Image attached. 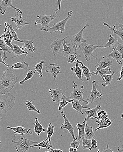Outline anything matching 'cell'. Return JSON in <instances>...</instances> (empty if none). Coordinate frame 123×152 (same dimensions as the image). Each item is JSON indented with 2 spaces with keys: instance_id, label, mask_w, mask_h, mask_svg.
Here are the masks:
<instances>
[{
  "instance_id": "1",
  "label": "cell",
  "mask_w": 123,
  "mask_h": 152,
  "mask_svg": "<svg viewBox=\"0 0 123 152\" xmlns=\"http://www.w3.org/2000/svg\"><path fill=\"white\" fill-rule=\"evenodd\" d=\"M18 78L14 74L12 69H8L3 71L0 80V94H4L10 92L17 83Z\"/></svg>"
},
{
  "instance_id": "2",
  "label": "cell",
  "mask_w": 123,
  "mask_h": 152,
  "mask_svg": "<svg viewBox=\"0 0 123 152\" xmlns=\"http://www.w3.org/2000/svg\"><path fill=\"white\" fill-rule=\"evenodd\" d=\"M15 97L10 92L0 95V113L6 114L15 104Z\"/></svg>"
},
{
  "instance_id": "3",
  "label": "cell",
  "mask_w": 123,
  "mask_h": 152,
  "mask_svg": "<svg viewBox=\"0 0 123 152\" xmlns=\"http://www.w3.org/2000/svg\"><path fill=\"white\" fill-rule=\"evenodd\" d=\"M15 146L17 152H29L31 146L35 144L39 143V142L30 140L25 137H22L18 140H12Z\"/></svg>"
},
{
  "instance_id": "4",
  "label": "cell",
  "mask_w": 123,
  "mask_h": 152,
  "mask_svg": "<svg viewBox=\"0 0 123 152\" xmlns=\"http://www.w3.org/2000/svg\"><path fill=\"white\" fill-rule=\"evenodd\" d=\"M73 13V11H69L68 12V15L65 19L61 21L56 23H54L52 27L40 29L41 31L49 32L51 34H52L54 32H60V33L62 34L64 31L66 23L68 20H70L71 18Z\"/></svg>"
},
{
  "instance_id": "5",
  "label": "cell",
  "mask_w": 123,
  "mask_h": 152,
  "mask_svg": "<svg viewBox=\"0 0 123 152\" xmlns=\"http://www.w3.org/2000/svg\"><path fill=\"white\" fill-rule=\"evenodd\" d=\"M104 46V45H102V46L94 45H90V44L86 43H83L80 45L79 48L84 55L86 61L88 62L90 61V58L91 56L94 58L97 61L99 60L97 57L94 56L93 53L97 48H103Z\"/></svg>"
},
{
  "instance_id": "6",
  "label": "cell",
  "mask_w": 123,
  "mask_h": 152,
  "mask_svg": "<svg viewBox=\"0 0 123 152\" xmlns=\"http://www.w3.org/2000/svg\"><path fill=\"white\" fill-rule=\"evenodd\" d=\"M57 15V12L55 11L53 13H52L50 15H37V20L35 23V25L38 24H40L41 27L40 29H45V28H49V24L53 20H54Z\"/></svg>"
},
{
  "instance_id": "7",
  "label": "cell",
  "mask_w": 123,
  "mask_h": 152,
  "mask_svg": "<svg viewBox=\"0 0 123 152\" xmlns=\"http://www.w3.org/2000/svg\"><path fill=\"white\" fill-rule=\"evenodd\" d=\"M73 91L71 93L70 96V99L78 100L81 102H84L86 104L88 105L89 102L86 100L84 99L83 98V95L84 92V87L83 86H82L80 87H78V85L76 84L74 81H73Z\"/></svg>"
},
{
  "instance_id": "8",
  "label": "cell",
  "mask_w": 123,
  "mask_h": 152,
  "mask_svg": "<svg viewBox=\"0 0 123 152\" xmlns=\"http://www.w3.org/2000/svg\"><path fill=\"white\" fill-rule=\"evenodd\" d=\"M90 26L89 23H87V20L86 21L85 25L84 27L81 30L79 33L76 34H73L72 36L71 39L70 40L71 44L73 47H79L81 44L83 43H86V40L83 37V32L84 30L86 28Z\"/></svg>"
},
{
  "instance_id": "9",
  "label": "cell",
  "mask_w": 123,
  "mask_h": 152,
  "mask_svg": "<svg viewBox=\"0 0 123 152\" xmlns=\"http://www.w3.org/2000/svg\"><path fill=\"white\" fill-rule=\"evenodd\" d=\"M113 62L106 56H104L102 58L101 61L95 66V67L96 68V70L91 73V76H96L98 75L99 71L102 69L110 67L112 66Z\"/></svg>"
},
{
  "instance_id": "10",
  "label": "cell",
  "mask_w": 123,
  "mask_h": 152,
  "mask_svg": "<svg viewBox=\"0 0 123 152\" xmlns=\"http://www.w3.org/2000/svg\"><path fill=\"white\" fill-rule=\"evenodd\" d=\"M61 113L62 117H63L64 120V122L62 124L61 126V129L67 130L69 131L70 133V134L72 137H73V140H77V139L76 138L75 136L74 127H73L71 123L70 122L69 120L67 118V117L65 113L64 110H62Z\"/></svg>"
},
{
  "instance_id": "11",
  "label": "cell",
  "mask_w": 123,
  "mask_h": 152,
  "mask_svg": "<svg viewBox=\"0 0 123 152\" xmlns=\"http://www.w3.org/2000/svg\"><path fill=\"white\" fill-rule=\"evenodd\" d=\"M12 0H1L0 8H1V13L2 15L5 14L7 8L9 7H10L16 11L17 15L20 16V15H22V11L13 6L12 4Z\"/></svg>"
},
{
  "instance_id": "12",
  "label": "cell",
  "mask_w": 123,
  "mask_h": 152,
  "mask_svg": "<svg viewBox=\"0 0 123 152\" xmlns=\"http://www.w3.org/2000/svg\"><path fill=\"white\" fill-rule=\"evenodd\" d=\"M45 71L46 73H49L55 80L57 76L60 74H61V68L59 65L56 64H45Z\"/></svg>"
},
{
  "instance_id": "13",
  "label": "cell",
  "mask_w": 123,
  "mask_h": 152,
  "mask_svg": "<svg viewBox=\"0 0 123 152\" xmlns=\"http://www.w3.org/2000/svg\"><path fill=\"white\" fill-rule=\"evenodd\" d=\"M0 38H1V39H2L4 40L6 45L10 48H11L12 51L14 53L13 47L12 43V42L13 41L12 36L10 31L9 28L7 26L6 24L5 23V29H4V32L1 36Z\"/></svg>"
},
{
  "instance_id": "14",
  "label": "cell",
  "mask_w": 123,
  "mask_h": 152,
  "mask_svg": "<svg viewBox=\"0 0 123 152\" xmlns=\"http://www.w3.org/2000/svg\"><path fill=\"white\" fill-rule=\"evenodd\" d=\"M96 86H97V85H96V81L95 80H93L92 88L91 94L89 98L86 99V100L88 101L89 103H93L99 98L101 99V97L103 96V94L97 90Z\"/></svg>"
},
{
  "instance_id": "15",
  "label": "cell",
  "mask_w": 123,
  "mask_h": 152,
  "mask_svg": "<svg viewBox=\"0 0 123 152\" xmlns=\"http://www.w3.org/2000/svg\"><path fill=\"white\" fill-rule=\"evenodd\" d=\"M67 37H66L63 39L58 38L53 42L50 47L53 52V56H55L59 53H60L61 50V48L63 42L65 41Z\"/></svg>"
},
{
  "instance_id": "16",
  "label": "cell",
  "mask_w": 123,
  "mask_h": 152,
  "mask_svg": "<svg viewBox=\"0 0 123 152\" xmlns=\"http://www.w3.org/2000/svg\"><path fill=\"white\" fill-rule=\"evenodd\" d=\"M67 45H69V44L66 42V41H65L63 42V48L61 50L60 53H61L64 57L68 58L70 55L77 54L78 47H70L68 46Z\"/></svg>"
},
{
  "instance_id": "17",
  "label": "cell",
  "mask_w": 123,
  "mask_h": 152,
  "mask_svg": "<svg viewBox=\"0 0 123 152\" xmlns=\"http://www.w3.org/2000/svg\"><path fill=\"white\" fill-rule=\"evenodd\" d=\"M7 128V129L12 130L14 132V140H15V136L19 134H20L21 136H23L25 134H30L33 135V134L32 132H31L32 128L27 129L25 127H22V126H18L16 127H11L8 126Z\"/></svg>"
},
{
  "instance_id": "18",
  "label": "cell",
  "mask_w": 123,
  "mask_h": 152,
  "mask_svg": "<svg viewBox=\"0 0 123 152\" xmlns=\"http://www.w3.org/2000/svg\"><path fill=\"white\" fill-rule=\"evenodd\" d=\"M49 92L51 93L52 101L53 102H56L59 104L61 101L63 92L60 88H58L56 89H50Z\"/></svg>"
},
{
  "instance_id": "19",
  "label": "cell",
  "mask_w": 123,
  "mask_h": 152,
  "mask_svg": "<svg viewBox=\"0 0 123 152\" xmlns=\"http://www.w3.org/2000/svg\"><path fill=\"white\" fill-rule=\"evenodd\" d=\"M10 19L12 20V21L14 22L16 25V29L15 31L17 30H21L22 28L23 27L25 26V25H29V23L26 22L25 20L24 19L22 15L18 16L17 15L16 17H10Z\"/></svg>"
},
{
  "instance_id": "20",
  "label": "cell",
  "mask_w": 123,
  "mask_h": 152,
  "mask_svg": "<svg viewBox=\"0 0 123 152\" xmlns=\"http://www.w3.org/2000/svg\"><path fill=\"white\" fill-rule=\"evenodd\" d=\"M87 115H86L85 118L84 120L83 123L82 124L79 123L78 122H77V125H76V128L78 129V137L77 138V140L81 141L83 138L86 137L85 134V127H86V123L87 120Z\"/></svg>"
},
{
  "instance_id": "21",
  "label": "cell",
  "mask_w": 123,
  "mask_h": 152,
  "mask_svg": "<svg viewBox=\"0 0 123 152\" xmlns=\"http://www.w3.org/2000/svg\"><path fill=\"white\" fill-rule=\"evenodd\" d=\"M71 103L72 104V109L75 110L77 112L80 113L82 115L84 114L83 113L82 111L83 109H88V110H91L89 107H85L82 106L81 103V102L78 101V100L71 99Z\"/></svg>"
},
{
  "instance_id": "22",
  "label": "cell",
  "mask_w": 123,
  "mask_h": 152,
  "mask_svg": "<svg viewBox=\"0 0 123 152\" xmlns=\"http://www.w3.org/2000/svg\"><path fill=\"white\" fill-rule=\"evenodd\" d=\"M113 120H110L109 118H106L104 119L99 120L96 121V122L98 124L99 127L96 128L95 131H96L101 129H106L111 126L112 124Z\"/></svg>"
},
{
  "instance_id": "23",
  "label": "cell",
  "mask_w": 123,
  "mask_h": 152,
  "mask_svg": "<svg viewBox=\"0 0 123 152\" xmlns=\"http://www.w3.org/2000/svg\"><path fill=\"white\" fill-rule=\"evenodd\" d=\"M0 47H1V51H3L4 53L3 59L4 61L6 63L7 61V56H6V53H13L12 49L9 48V47L6 45L5 42L2 39H0Z\"/></svg>"
},
{
  "instance_id": "24",
  "label": "cell",
  "mask_w": 123,
  "mask_h": 152,
  "mask_svg": "<svg viewBox=\"0 0 123 152\" xmlns=\"http://www.w3.org/2000/svg\"><path fill=\"white\" fill-rule=\"evenodd\" d=\"M79 64H81V68L82 71V77H85L86 78V80L89 81L91 80V73L90 71V69L86 66H85L82 61H80L78 59H76Z\"/></svg>"
},
{
  "instance_id": "25",
  "label": "cell",
  "mask_w": 123,
  "mask_h": 152,
  "mask_svg": "<svg viewBox=\"0 0 123 152\" xmlns=\"http://www.w3.org/2000/svg\"><path fill=\"white\" fill-rule=\"evenodd\" d=\"M75 64V66L74 67L71 68L70 70L76 74V77L79 79V80H81L82 82L84 83V81L82 78L83 77H82V69H81V67L79 66V64L77 60H76Z\"/></svg>"
},
{
  "instance_id": "26",
  "label": "cell",
  "mask_w": 123,
  "mask_h": 152,
  "mask_svg": "<svg viewBox=\"0 0 123 152\" xmlns=\"http://www.w3.org/2000/svg\"><path fill=\"white\" fill-rule=\"evenodd\" d=\"M12 45L13 47L14 53L15 55L13 57V58L22 56V55H25V57H26L29 55V53L27 52L26 50H23L22 48L20 47L18 45L12 43Z\"/></svg>"
},
{
  "instance_id": "27",
  "label": "cell",
  "mask_w": 123,
  "mask_h": 152,
  "mask_svg": "<svg viewBox=\"0 0 123 152\" xmlns=\"http://www.w3.org/2000/svg\"><path fill=\"white\" fill-rule=\"evenodd\" d=\"M24 46L21 47L23 50H26V49L29 50L31 53H34L35 50V48L33 45V39L31 40H22Z\"/></svg>"
},
{
  "instance_id": "28",
  "label": "cell",
  "mask_w": 123,
  "mask_h": 152,
  "mask_svg": "<svg viewBox=\"0 0 123 152\" xmlns=\"http://www.w3.org/2000/svg\"><path fill=\"white\" fill-rule=\"evenodd\" d=\"M115 74V72H113L112 74L108 75H105L103 76L102 83V86L103 87H105L110 85L113 81L114 79V75Z\"/></svg>"
},
{
  "instance_id": "29",
  "label": "cell",
  "mask_w": 123,
  "mask_h": 152,
  "mask_svg": "<svg viewBox=\"0 0 123 152\" xmlns=\"http://www.w3.org/2000/svg\"><path fill=\"white\" fill-rule=\"evenodd\" d=\"M35 122L34 124V131L35 133L37 134L38 136H40L41 133L45 132V129L43 128L42 124H41L39 119L37 117L35 118Z\"/></svg>"
},
{
  "instance_id": "30",
  "label": "cell",
  "mask_w": 123,
  "mask_h": 152,
  "mask_svg": "<svg viewBox=\"0 0 123 152\" xmlns=\"http://www.w3.org/2000/svg\"><path fill=\"white\" fill-rule=\"evenodd\" d=\"M112 48L113 49V51L111 53L108 54V56L112 58L117 63L122 62V60H123L122 55L120 52L116 50L115 47H113Z\"/></svg>"
},
{
  "instance_id": "31",
  "label": "cell",
  "mask_w": 123,
  "mask_h": 152,
  "mask_svg": "<svg viewBox=\"0 0 123 152\" xmlns=\"http://www.w3.org/2000/svg\"><path fill=\"white\" fill-rule=\"evenodd\" d=\"M29 64H27L26 62H17L12 65L10 66L11 69H23L25 70H28V68H29Z\"/></svg>"
},
{
  "instance_id": "32",
  "label": "cell",
  "mask_w": 123,
  "mask_h": 152,
  "mask_svg": "<svg viewBox=\"0 0 123 152\" xmlns=\"http://www.w3.org/2000/svg\"><path fill=\"white\" fill-rule=\"evenodd\" d=\"M35 147H39L40 150H41V148H45L47 150H50L53 147V145L49 141H45V140H44L36 145H32L31 146V148Z\"/></svg>"
},
{
  "instance_id": "33",
  "label": "cell",
  "mask_w": 123,
  "mask_h": 152,
  "mask_svg": "<svg viewBox=\"0 0 123 152\" xmlns=\"http://www.w3.org/2000/svg\"><path fill=\"white\" fill-rule=\"evenodd\" d=\"M103 26H106L108 27V28L111 31L113 34L118 36L123 42V29L122 28H121V30H119V31H117V30H116L113 26L111 27L109 25V24H108L107 23L104 22H103Z\"/></svg>"
},
{
  "instance_id": "34",
  "label": "cell",
  "mask_w": 123,
  "mask_h": 152,
  "mask_svg": "<svg viewBox=\"0 0 123 152\" xmlns=\"http://www.w3.org/2000/svg\"><path fill=\"white\" fill-rule=\"evenodd\" d=\"M117 43H118L117 37L113 36L112 34H110L109 36V40L108 42L104 46L103 48H106L108 47L112 48L113 47H114V45Z\"/></svg>"
},
{
  "instance_id": "35",
  "label": "cell",
  "mask_w": 123,
  "mask_h": 152,
  "mask_svg": "<svg viewBox=\"0 0 123 152\" xmlns=\"http://www.w3.org/2000/svg\"><path fill=\"white\" fill-rule=\"evenodd\" d=\"M101 108V106L100 105H97L96 107L94 108L89 110L88 111H85L86 114L87 116V120L90 119L91 118L95 117L97 114V111L100 110Z\"/></svg>"
},
{
  "instance_id": "36",
  "label": "cell",
  "mask_w": 123,
  "mask_h": 152,
  "mask_svg": "<svg viewBox=\"0 0 123 152\" xmlns=\"http://www.w3.org/2000/svg\"><path fill=\"white\" fill-rule=\"evenodd\" d=\"M71 99H70V98L65 96L64 94L63 95L61 101L59 102V111L61 110L62 109L68 105L69 103H71Z\"/></svg>"
},
{
  "instance_id": "37",
  "label": "cell",
  "mask_w": 123,
  "mask_h": 152,
  "mask_svg": "<svg viewBox=\"0 0 123 152\" xmlns=\"http://www.w3.org/2000/svg\"><path fill=\"white\" fill-rule=\"evenodd\" d=\"M85 134L86 137L87 139H92L94 138L95 134L93 131V127L89 126L87 121L86 123Z\"/></svg>"
},
{
  "instance_id": "38",
  "label": "cell",
  "mask_w": 123,
  "mask_h": 152,
  "mask_svg": "<svg viewBox=\"0 0 123 152\" xmlns=\"http://www.w3.org/2000/svg\"><path fill=\"white\" fill-rule=\"evenodd\" d=\"M5 23L6 24L7 26L9 28L11 34H12V36L13 41L23 43L22 40H20L19 37H18V35H17V33L16 32V31L14 30V29L13 28L12 25L10 24L8 22H5Z\"/></svg>"
},
{
  "instance_id": "39",
  "label": "cell",
  "mask_w": 123,
  "mask_h": 152,
  "mask_svg": "<svg viewBox=\"0 0 123 152\" xmlns=\"http://www.w3.org/2000/svg\"><path fill=\"white\" fill-rule=\"evenodd\" d=\"M91 139H88L86 137L82 139V149L83 150H90L91 147Z\"/></svg>"
},
{
  "instance_id": "40",
  "label": "cell",
  "mask_w": 123,
  "mask_h": 152,
  "mask_svg": "<svg viewBox=\"0 0 123 152\" xmlns=\"http://www.w3.org/2000/svg\"><path fill=\"white\" fill-rule=\"evenodd\" d=\"M54 129L55 126L52 124V123H50L47 129V138H46V140H45V141H49L51 142L52 137L54 134Z\"/></svg>"
},
{
  "instance_id": "41",
  "label": "cell",
  "mask_w": 123,
  "mask_h": 152,
  "mask_svg": "<svg viewBox=\"0 0 123 152\" xmlns=\"http://www.w3.org/2000/svg\"><path fill=\"white\" fill-rule=\"evenodd\" d=\"M45 63V61L41 60L39 63L36 64L34 66L35 70L38 72L39 76L40 77H42L43 76V74L42 71L43 65Z\"/></svg>"
},
{
  "instance_id": "42",
  "label": "cell",
  "mask_w": 123,
  "mask_h": 152,
  "mask_svg": "<svg viewBox=\"0 0 123 152\" xmlns=\"http://www.w3.org/2000/svg\"><path fill=\"white\" fill-rule=\"evenodd\" d=\"M32 101L33 100L26 101V102H25V104H26L27 109H28L29 111L35 112L38 114H40L41 113L40 111V110H37L36 108L35 107V106L33 104Z\"/></svg>"
},
{
  "instance_id": "43",
  "label": "cell",
  "mask_w": 123,
  "mask_h": 152,
  "mask_svg": "<svg viewBox=\"0 0 123 152\" xmlns=\"http://www.w3.org/2000/svg\"><path fill=\"white\" fill-rule=\"evenodd\" d=\"M108 118V115L107 114V113L104 110H100L99 112L97 113V117H93L92 118V119L97 120L104 119L106 118Z\"/></svg>"
},
{
  "instance_id": "44",
  "label": "cell",
  "mask_w": 123,
  "mask_h": 152,
  "mask_svg": "<svg viewBox=\"0 0 123 152\" xmlns=\"http://www.w3.org/2000/svg\"><path fill=\"white\" fill-rule=\"evenodd\" d=\"M36 70H32L31 69H29L28 70V73H27V75H26V77L24 78V79L23 80H21L19 82V84L20 85H22L24 82H26L27 80H29L31 79L34 75L36 73Z\"/></svg>"
},
{
  "instance_id": "45",
  "label": "cell",
  "mask_w": 123,
  "mask_h": 152,
  "mask_svg": "<svg viewBox=\"0 0 123 152\" xmlns=\"http://www.w3.org/2000/svg\"><path fill=\"white\" fill-rule=\"evenodd\" d=\"M112 73L111 69L110 67H107L106 68L102 69L99 71L98 73V75L99 76L103 78V76L105 75H108V74H111Z\"/></svg>"
},
{
  "instance_id": "46",
  "label": "cell",
  "mask_w": 123,
  "mask_h": 152,
  "mask_svg": "<svg viewBox=\"0 0 123 152\" xmlns=\"http://www.w3.org/2000/svg\"><path fill=\"white\" fill-rule=\"evenodd\" d=\"M77 57H81V56L78 54H72L70 55L68 57V64H73L75 63Z\"/></svg>"
},
{
  "instance_id": "47",
  "label": "cell",
  "mask_w": 123,
  "mask_h": 152,
  "mask_svg": "<svg viewBox=\"0 0 123 152\" xmlns=\"http://www.w3.org/2000/svg\"><path fill=\"white\" fill-rule=\"evenodd\" d=\"M81 145V141L73 140V141L70 143V145L71 147H73V148H75V149L78 150Z\"/></svg>"
},
{
  "instance_id": "48",
  "label": "cell",
  "mask_w": 123,
  "mask_h": 152,
  "mask_svg": "<svg viewBox=\"0 0 123 152\" xmlns=\"http://www.w3.org/2000/svg\"><path fill=\"white\" fill-rule=\"evenodd\" d=\"M91 149H90V151H91L93 149L97 148V147H98V146H97L98 142H97V141L94 138H93V139H91Z\"/></svg>"
},
{
  "instance_id": "49",
  "label": "cell",
  "mask_w": 123,
  "mask_h": 152,
  "mask_svg": "<svg viewBox=\"0 0 123 152\" xmlns=\"http://www.w3.org/2000/svg\"><path fill=\"white\" fill-rule=\"evenodd\" d=\"M116 50L118 51V52H120L122 55L123 59V45L122 44L120 43H118L117 44V46L116 48H115Z\"/></svg>"
},
{
  "instance_id": "50",
  "label": "cell",
  "mask_w": 123,
  "mask_h": 152,
  "mask_svg": "<svg viewBox=\"0 0 123 152\" xmlns=\"http://www.w3.org/2000/svg\"><path fill=\"white\" fill-rule=\"evenodd\" d=\"M113 26L116 30H117L118 29H121V28L123 29V24H121L120 23H118V22H116L115 23V25H113Z\"/></svg>"
},
{
  "instance_id": "51",
  "label": "cell",
  "mask_w": 123,
  "mask_h": 152,
  "mask_svg": "<svg viewBox=\"0 0 123 152\" xmlns=\"http://www.w3.org/2000/svg\"><path fill=\"white\" fill-rule=\"evenodd\" d=\"M0 63L5 65L6 66L8 67H10V66L9 65L7 64H6L4 61L3 58L2 56L1 52L0 53Z\"/></svg>"
},
{
  "instance_id": "52",
  "label": "cell",
  "mask_w": 123,
  "mask_h": 152,
  "mask_svg": "<svg viewBox=\"0 0 123 152\" xmlns=\"http://www.w3.org/2000/svg\"><path fill=\"white\" fill-rule=\"evenodd\" d=\"M102 152H114L111 149H110L109 147V144H107L106 147L103 150Z\"/></svg>"
},
{
  "instance_id": "53",
  "label": "cell",
  "mask_w": 123,
  "mask_h": 152,
  "mask_svg": "<svg viewBox=\"0 0 123 152\" xmlns=\"http://www.w3.org/2000/svg\"><path fill=\"white\" fill-rule=\"evenodd\" d=\"M123 79V66H122L121 72H120V75L119 78L117 79V81H120Z\"/></svg>"
},
{
  "instance_id": "54",
  "label": "cell",
  "mask_w": 123,
  "mask_h": 152,
  "mask_svg": "<svg viewBox=\"0 0 123 152\" xmlns=\"http://www.w3.org/2000/svg\"><path fill=\"white\" fill-rule=\"evenodd\" d=\"M62 1V0H57V1H58V8L57 10H55V12H57L58 11H60V10L61 6Z\"/></svg>"
},
{
  "instance_id": "55",
  "label": "cell",
  "mask_w": 123,
  "mask_h": 152,
  "mask_svg": "<svg viewBox=\"0 0 123 152\" xmlns=\"http://www.w3.org/2000/svg\"><path fill=\"white\" fill-rule=\"evenodd\" d=\"M78 150L75 149V148H73V147H70L69 149V152H77V151Z\"/></svg>"
},
{
  "instance_id": "56",
  "label": "cell",
  "mask_w": 123,
  "mask_h": 152,
  "mask_svg": "<svg viewBox=\"0 0 123 152\" xmlns=\"http://www.w3.org/2000/svg\"><path fill=\"white\" fill-rule=\"evenodd\" d=\"M117 152H123V145L121 146H118L117 147Z\"/></svg>"
},
{
  "instance_id": "57",
  "label": "cell",
  "mask_w": 123,
  "mask_h": 152,
  "mask_svg": "<svg viewBox=\"0 0 123 152\" xmlns=\"http://www.w3.org/2000/svg\"><path fill=\"white\" fill-rule=\"evenodd\" d=\"M45 152H58V149H51L50 151H46Z\"/></svg>"
},
{
  "instance_id": "58",
  "label": "cell",
  "mask_w": 123,
  "mask_h": 152,
  "mask_svg": "<svg viewBox=\"0 0 123 152\" xmlns=\"http://www.w3.org/2000/svg\"><path fill=\"white\" fill-rule=\"evenodd\" d=\"M118 64H119L121 66H123V62H120V63H118Z\"/></svg>"
},
{
  "instance_id": "59",
  "label": "cell",
  "mask_w": 123,
  "mask_h": 152,
  "mask_svg": "<svg viewBox=\"0 0 123 152\" xmlns=\"http://www.w3.org/2000/svg\"><path fill=\"white\" fill-rule=\"evenodd\" d=\"M97 152H101V149H98V151H97Z\"/></svg>"
},
{
  "instance_id": "60",
  "label": "cell",
  "mask_w": 123,
  "mask_h": 152,
  "mask_svg": "<svg viewBox=\"0 0 123 152\" xmlns=\"http://www.w3.org/2000/svg\"><path fill=\"white\" fill-rule=\"evenodd\" d=\"M121 118H123V113H122V115H121Z\"/></svg>"
},
{
  "instance_id": "61",
  "label": "cell",
  "mask_w": 123,
  "mask_h": 152,
  "mask_svg": "<svg viewBox=\"0 0 123 152\" xmlns=\"http://www.w3.org/2000/svg\"><path fill=\"white\" fill-rule=\"evenodd\" d=\"M122 11H123V10H122Z\"/></svg>"
}]
</instances>
